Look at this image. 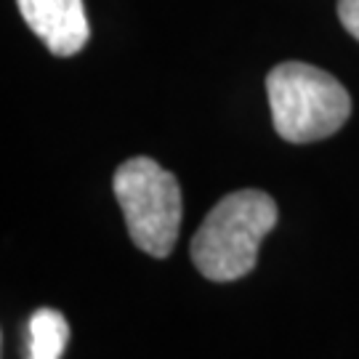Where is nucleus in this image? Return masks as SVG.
<instances>
[{
    "label": "nucleus",
    "instance_id": "1",
    "mask_svg": "<svg viewBox=\"0 0 359 359\" xmlns=\"http://www.w3.org/2000/svg\"><path fill=\"white\" fill-rule=\"evenodd\" d=\"M277 203L261 189L221 197L194 231L189 253L210 283H231L256 269L258 245L277 224Z\"/></svg>",
    "mask_w": 359,
    "mask_h": 359
},
{
    "label": "nucleus",
    "instance_id": "2",
    "mask_svg": "<svg viewBox=\"0 0 359 359\" xmlns=\"http://www.w3.org/2000/svg\"><path fill=\"white\" fill-rule=\"evenodd\" d=\"M271 123L290 144L333 136L351 115V96L330 72L306 62H283L266 75Z\"/></svg>",
    "mask_w": 359,
    "mask_h": 359
},
{
    "label": "nucleus",
    "instance_id": "3",
    "mask_svg": "<svg viewBox=\"0 0 359 359\" xmlns=\"http://www.w3.org/2000/svg\"><path fill=\"white\" fill-rule=\"evenodd\" d=\"M112 189L133 245L154 258L170 256L181 226V187L149 157H133L115 170Z\"/></svg>",
    "mask_w": 359,
    "mask_h": 359
},
{
    "label": "nucleus",
    "instance_id": "4",
    "mask_svg": "<svg viewBox=\"0 0 359 359\" xmlns=\"http://www.w3.org/2000/svg\"><path fill=\"white\" fill-rule=\"evenodd\" d=\"M27 27L53 56H75L90 35L83 0H16Z\"/></svg>",
    "mask_w": 359,
    "mask_h": 359
},
{
    "label": "nucleus",
    "instance_id": "5",
    "mask_svg": "<svg viewBox=\"0 0 359 359\" xmlns=\"http://www.w3.org/2000/svg\"><path fill=\"white\" fill-rule=\"evenodd\" d=\"M27 359H62L69 341V325L56 309H38L27 325Z\"/></svg>",
    "mask_w": 359,
    "mask_h": 359
},
{
    "label": "nucleus",
    "instance_id": "6",
    "mask_svg": "<svg viewBox=\"0 0 359 359\" xmlns=\"http://www.w3.org/2000/svg\"><path fill=\"white\" fill-rule=\"evenodd\" d=\"M338 19L348 35L359 40V0H338Z\"/></svg>",
    "mask_w": 359,
    "mask_h": 359
}]
</instances>
